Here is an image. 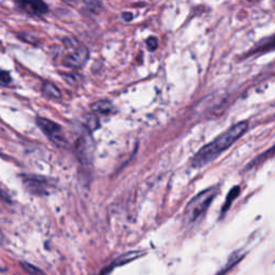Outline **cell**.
<instances>
[{"label":"cell","instance_id":"obj_6","mask_svg":"<svg viewBox=\"0 0 275 275\" xmlns=\"http://www.w3.org/2000/svg\"><path fill=\"white\" fill-rule=\"evenodd\" d=\"M24 184L28 191L36 195H47L49 194V183L46 179L38 176L24 177Z\"/></svg>","mask_w":275,"mask_h":275},{"label":"cell","instance_id":"obj_12","mask_svg":"<svg viewBox=\"0 0 275 275\" xmlns=\"http://www.w3.org/2000/svg\"><path fill=\"white\" fill-rule=\"evenodd\" d=\"M21 265H22V268L24 269V271L29 275H46L41 269L37 268L36 265H34V264H30L28 262H21Z\"/></svg>","mask_w":275,"mask_h":275},{"label":"cell","instance_id":"obj_17","mask_svg":"<svg viewBox=\"0 0 275 275\" xmlns=\"http://www.w3.org/2000/svg\"><path fill=\"white\" fill-rule=\"evenodd\" d=\"M123 18H124L125 21H131V20H132V14L129 13V12L123 13Z\"/></svg>","mask_w":275,"mask_h":275},{"label":"cell","instance_id":"obj_13","mask_svg":"<svg viewBox=\"0 0 275 275\" xmlns=\"http://www.w3.org/2000/svg\"><path fill=\"white\" fill-rule=\"evenodd\" d=\"M239 192H240L239 187H234V188L232 189V191L229 193L228 198H227V201H226V203H225V205H224V207H223V212H226L227 210H228V208L230 207L231 202L234 200L235 197L239 195Z\"/></svg>","mask_w":275,"mask_h":275},{"label":"cell","instance_id":"obj_9","mask_svg":"<svg viewBox=\"0 0 275 275\" xmlns=\"http://www.w3.org/2000/svg\"><path fill=\"white\" fill-rule=\"evenodd\" d=\"M244 256H245V254H244L243 252H241V251L234 252V253L230 256L229 259H228V261H227V263H226V265L222 269V271L220 272V274H218V275H222V274H225L226 272H228L231 268L234 267V265H235L236 263L240 262V261L244 258Z\"/></svg>","mask_w":275,"mask_h":275},{"label":"cell","instance_id":"obj_18","mask_svg":"<svg viewBox=\"0 0 275 275\" xmlns=\"http://www.w3.org/2000/svg\"><path fill=\"white\" fill-rule=\"evenodd\" d=\"M4 242H5V235L2 232V230H0V244H3Z\"/></svg>","mask_w":275,"mask_h":275},{"label":"cell","instance_id":"obj_16","mask_svg":"<svg viewBox=\"0 0 275 275\" xmlns=\"http://www.w3.org/2000/svg\"><path fill=\"white\" fill-rule=\"evenodd\" d=\"M0 81H2L4 84H8L11 82V77L10 74L6 71H0Z\"/></svg>","mask_w":275,"mask_h":275},{"label":"cell","instance_id":"obj_8","mask_svg":"<svg viewBox=\"0 0 275 275\" xmlns=\"http://www.w3.org/2000/svg\"><path fill=\"white\" fill-rule=\"evenodd\" d=\"M42 91L44 94V96L50 99H58L62 97V93L59 88L51 82H45L43 84Z\"/></svg>","mask_w":275,"mask_h":275},{"label":"cell","instance_id":"obj_2","mask_svg":"<svg viewBox=\"0 0 275 275\" xmlns=\"http://www.w3.org/2000/svg\"><path fill=\"white\" fill-rule=\"evenodd\" d=\"M217 194V188L211 187L204 189L203 192L198 194L193 200L189 202L184 212V222L186 225H194L199 222L203 217L207 211L208 206L211 205L212 201Z\"/></svg>","mask_w":275,"mask_h":275},{"label":"cell","instance_id":"obj_1","mask_svg":"<svg viewBox=\"0 0 275 275\" xmlns=\"http://www.w3.org/2000/svg\"><path fill=\"white\" fill-rule=\"evenodd\" d=\"M249 129V123L244 120L227 129L224 134L217 137L211 143L203 146L193 158L192 164L194 167H202L207 165L220 156L224 150L229 148L234 142L238 141Z\"/></svg>","mask_w":275,"mask_h":275},{"label":"cell","instance_id":"obj_11","mask_svg":"<svg viewBox=\"0 0 275 275\" xmlns=\"http://www.w3.org/2000/svg\"><path fill=\"white\" fill-rule=\"evenodd\" d=\"M100 125L98 117L95 114H89L85 118V126H86L87 130L89 131H95Z\"/></svg>","mask_w":275,"mask_h":275},{"label":"cell","instance_id":"obj_5","mask_svg":"<svg viewBox=\"0 0 275 275\" xmlns=\"http://www.w3.org/2000/svg\"><path fill=\"white\" fill-rule=\"evenodd\" d=\"M95 145L88 134L82 135L75 142V153L82 165H90Z\"/></svg>","mask_w":275,"mask_h":275},{"label":"cell","instance_id":"obj_14","mask_svg":"<svg viewBox=\"0 0 275 275\" xmlns=\"http://www.w3.org/2000/svg\"><path fill=\"white\" fill-rule=\"evenodd\" d=\"M146 45H147V49L149 51H155L158 47V41H157L156 38L150 37V38H148L147 41H146Z\"/></svg>","mask_w":275,"mask_h":275},{"label":"cell","instance_id":"obj_4","mask_svg":"<svg viewBox=\"0 0 275 275\" xmlns=\"http://www.w3.org/2000/svg\"><path fill=\"white\" fill-rule=\"evenodd\" d=\"M37 124L39 126L44 134L49 137V139L60 147H67L68 146V141L66 139L62 127L56 124V123L44 118V117H38Z\"/></svg>","mask_w":275,"mask_h":275},{"label":"cell","instance_id":"obj_3","mask_svg":"<svg viewBox=\"0 0 275 275\" xmlns=\"http://www.w3.org/2000/svg\"><path fill=\"white\" fill-rule=\"evenodd\" d=\"M65 56L63 63L66 67L80 68L88 59V50L83 43L73 37H68L64 40Z\"/></svg>","mask_w":275,"mask_h":275},{"label":"cell","instance_id":"obj_15","mask_svg":"<svg viewBox=\"0 0 275 275\" xmlns=\"http://www.w3.org/2000/svg\"><path fill=\"white\" fill-rule=\"evenodd\" d=\"M261 50H268V49H272V47L275 46V37L270 38V39L265 40V43L261 44Z\"/></svg>","mask_w":275,"mask_h":275},{"label":"cell","instance_id":"obj_10","mask_svg":"<svg viewBox=\"0 0 275 275\" xmlns=\"http://www.w3.org/2000/svg\"><path fill=\"white\" fill-rule=\"evenodd\" d=\"M91 109L95 112L101 113V114H108V113H110L112 111L113 107H112V103L110 101L101 100V101H98V102L95 103Z\"/></svg>","mask_w":275,"mask_h":275},{"label":"cell","instance_id":"obj_7","mask_svg":"<svg viewBox=\"0 0 275 275\" xmlns=\"http://www.w3.org/2000/svg\"><path fill=\"white\" fill-rule=\"evenodd\" d=\"M21 7L26 12L35 15H42L49 11V8L43 2H24L21 3Z\"/></svg>","mask_w":275,"mask_h":275}]
</instances>
